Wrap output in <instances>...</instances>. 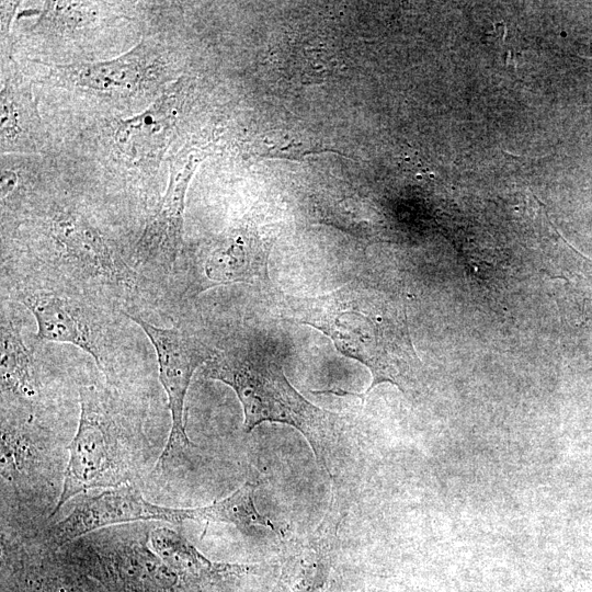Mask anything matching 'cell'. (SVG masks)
<instances>
[{
    "instance_id": "9",
    "label": "cell",
    "mask_w": 592,
    "mask_h": 592,
    "mask_svg": "<svg viewBox=\"0 0 592 592\" xmlns=\"http://www.w3.org/2000/svg\"><path fill=\"white\" fill-rule=\"evenodd\" d=\"M202 159L198 151H192L171 166L166 194L139 240L137 253L143 261L173 260L177 255L186 190Z\"/></svg>"
},
{
    "instance_id": "19",
    "label": "cell",
    "mask_w": 592,
    "mask_h": 592,
    "mask_svg": "<svg viewBox=\"0 0 592 592\" xmlns=\"http://www.w3.org/2000/svg\"><path fill=\"white\" fill-rule=\"evenodd\" d=\"M1 195H7L11 190H13L16 183V175L10 170L1 171Z\"/></svg>"
},
{
    "instance_id": "2",
    "label": "cell",
    "mask_w": 592,
    "mask_h": 592,
    "mask_svg": "<svg viewBox=\"0 0 592 592\" xmlns=\"http://www.w3.org/2000/svg\"><path fill=\"white\" fill-rule=\"evenodd\" d=\"M204 374L231 387L242 406L244 432L262 422H280L297 429L309 442L320 466L338 448L346 421L301 396L266 351L242 343L221 351L206 362Z\"/></svg>"
},
{
    "instance_id": "12",
    "label": "cell",
    "mask_w": 592,
    "mask_h": 592,
    "mask_svg": "<svg viewBox=\"0 0 592 592\" xmlns=\"http://www.w3.org/2000/svg\"><path fill=\"white\" fill-rule=\"evenodd\" d=\"M157 71V60L150 58L143 43L111 60L56 67V72L75 86L125 94L137 91L145 82L153 79Z\"/></svg>"
},
{
    "instance_id": "8",
    "label": "cell",
    "mask_w": 592,
    "mask_h": 592,
    "mask_svg": "<svg viewBox=\"0 0 592 592\" xmlns=\"http://www.w3.org/2000/svg\"><path fill=\"white\" fill-rule=\"evenodd\" d=\"M334 500L317 528L285 543L281 592H312L325 581L337 553L342 520Z\"/></svg>"
},
{
    "instance_id": "4",
    "label": "cell",
    "mask_w": 592,
    "mask_h": 592,
    "mask_svg": "<svg viewBox=\"0 0 592 592\" xmlns=\"http://www.w3.org/2000/svg\"><path fill=\"white\" fill-rule=\"evenodd\" d=\"M58 549L104 592H187L136 527L99 530Z\"/></svg>"
},
{
    "instance_id": "3",
    "label": "cell",
    "mask_w": 592,
    "mask_h": 592,
    "mask_svg": "<svg viewBox=\"0 0 592 592\" xmlns=\"http://www.w3.org/2000/svg\"><path fill=\"white\" fill-rule=\"evenodd\" d=\"M79 396V425L68 446L62 488L50 517L81 492L118 487L136 476V456L110 396L93 385L82 386Z\"/></svg>"
},
{
    "instance_id": "1",
    "label": "cell",
    "mask_w": 592,
    "mask_h": 592,
    "mask_svg": "<svg viewBox=\"0 0 592 592\" xmlns=\"http://www.w3.org/2000/svg\"><path fill=\"white\" fill-rule=\"evenodd\" d=\"M283 312L323 332L340 353L364 364L372 374L366 394L386 382L405 394L415 389L422 363L405 309L374 284L357 278L325 295L286 296Z\"/></svg>"
},
{
    "instance_id": "7",
    "label": "cell",
    "mask_w": 592,
    "mask_h": 592,
    "mask_svg": "<svg viewBox=\"0 0 592 592\" xmlns=\"http://www.w3.org/2000/svg\"><path fill=\"white\" fill-rule=\"evenodd\" d=\"M98 584L48 545L2 558L1 592H100Z\"/></svg>"
},
{
    "instance_id": "16",
    "label": "cell",
    "mask_w": 592,
    "mask_h": 592,
    "mask_svg": "<svg viewBox=\"0 0 592 592\" xmlns=\"http://www.w3.org/2000/svg\"><path fill=\"white\" fill-rule=\"evenodd\" d=\"M254 491L255 485L247 482L226 499L203 508L187 509V521L205 524L202 537L212 522L232 524L240 530L260 525L276 531L274 524L257 510Z\"/></svg>"
},
{
    "instance_id": "17",
    "label": "cell",
    "mask_w": 592,
    "mask_h": 592,
    "mask_svg": "<svg viewBox=\"0 0 592 592\" xmlns=\"http://www.w3.org/2000/svg\"><path fill=\"white\" fill-rule=\"evenodd\" d=\"M1 388L20 397L35 394L32 357L20 331L9 319L1 322Z\"/></svg>"
},
{
    "instance_id": "10",
    "label": "cell",
    "mask_w": 592,
    "mask_h": 592,
    "mask_svg": "<svg viewBox=\"0 0 592 592\" xmlns=\"http://www.w3.org/2000/svg\"><path fill=\"white\" fill-rule=\"evenodd\" d=\"M21 301L34 315L39 339L77 345L100 361V331L92 322V314L82 304L43 291L24 293Z\"/></svg>"
},
{
    "instance_id": "15",
    "label": "cell",
    "mask_w": 592,
    "mask_h": 592,
    "mask_svg": "<svg viewBox=\"0 0 592 592\" xmlns=\"http://www.w3.org/2000/svg\"><path fill=\"white\" fill-rule=\"evenodd\" d=\"M39 118L29 91L7 84L1 90L2 150H23L33 146Z\"/></svg>"
},
{
    "instance_id": "11",
    "label": "cell",
    "mask_w": 592,
    "mask_h": 592,
    "mask_svg": "<svg viewBox=\"0 0 592 592\" xmlns=\"http://www.w3.org/2000/svg\"><path fill=\"white\" fill-rule=\"evenodd\" d=\"M149 545L175 572L187 592H224L241 571L237 566L209 561L169 527L153 528L149 533Z\"/></svg>"
},
{
    "instance_id": "18",
    "label": "cell",
    "mask_w": 592,
    "mask_h": 592,
    "mask_svg": "<svg viewBox=\"0 0 592 592\" xmlns=\"http://www.w3.org/2000/svg\"><path fill=\"white\" fill-rule=\"evenodd\" d=\"M334 152L342 155L340 151L332 148L321 147L320 145H311L304 143H293L283 147H271L267 148L260 156L270 158V159H287V160H297L303 161L309 155H317L322 152Z\"/></svg>"
},
{
    "instance_id": "20",
    "label": "cell",
    "mask_w": 592,
    "mask_h": 592,
    "mask_svg": "<svg viewBox=\"0 0 592 592\" xmlns=\"http://www.w3.org/2000/svg\"><path fill=\"white\" fill-rule=\"evenodd\" d=\"M362 592H375V591H362Z\"/></svg>"
},
{
    "instance_id": "13",
    "label": "cell",
    "mask_w": 592,
    "mask_h": 592,
    "mask_svg": "<svg viewBox=\"0 0 592 592\" xmlns=\"http://www.w3.org/2000/svg\"><path fill=\"white\" fill-rule=\"evenodd\" d=\"M184 92L185 84L179 80L144 112L118 121L114 139L119 149L134 159L151 157L162 149L183 106Z\"/></svg>"
},
{
    "instance_id": "5",
    "label": "cell",
    "mask_w": 592,
    "mask_h": 592,
    "mask_svg": "<svg viewBox=\"0 0 592 592\" xmlns=\"http://www.w3.org/2000/svg\"><path fill=\"white\" fill-rule=\"evenodd\" d=\"M128 317L137 322L151 341L158 360L159 379L168 396L172 425L166 447L157 463L166 462L191 446L184 429V401L194 371L209 361L216 351L206 348L195 337L181 328H160L136 315Z\"/></svg>"
},
{
    "instance_id": "14",
    "label": "cell",
    "mask_w": 592,
    "mask_h": 592,
    "mask_svg": "<svg viewBox=\"0 0 592 592\" xmlns=\"http://www.w3.org/2000/svg\"><path fill=\"white\" fill-rule=\"evenodd\" d=\"M203 274L214 285L250 283L267 276L266 255L243 234L219 240L203 260Z\"/></svg>"
},
{
    "instance_id": "6",
    "label": "cell",
    "mask_w": 592,
    "mask_h": 592,
    "mask_svg": "<svg viewBox=\"0 0 592 592\" xmlns=\"http://www.w3.org/2000/svg\"><path fill=\"white\" fill-rule=\"evenodd\" d=\"M151 520L180 524L187 521V509L151 503L136 486L125 483L78 501L66 517L48 530L46 545L58 549L106 526Z\"/></svg>"
}]
</instances>
